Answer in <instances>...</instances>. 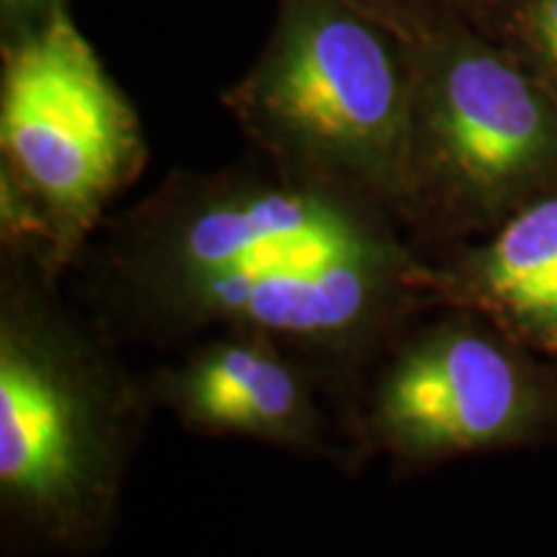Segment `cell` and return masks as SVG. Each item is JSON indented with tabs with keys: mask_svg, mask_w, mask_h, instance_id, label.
<instances>
[{
	"mask_svg": "<svg viewBox=\"0 0 557 557\" xmlns=\"http://www.w3.org/2000/svg\"><path fill=\"white\" fill-rule=\"evenodd\" d=\"M78 305L120 346L169 354L207 333L259 331L346 398L431 308V256L393 209L261 156L173 169L111 212L70 271Z\"/></svg>",
	"mask_w": 557,
	"mask_h": 557,
	"instance_id": "1",
	"label": "cell"
},
{
	"mask_svg": "<svg viewBox=\"0 0 557 557\" xmlns=\"http://www.w3.org/2000/svg\"><path fill=\"white\" fill-rule=\"evenodd\" d=\"M65 278L0 250V545L90 557L120 524L152 403Z\"/></svg>",
	"mask_w": 557,
	"mask_h": 557,
	"instance_id": "2",
	"label": "cell"
},
{
	"mask_svg": "<svg viewBox=\"0 0 557 557\" xmlns=\"http://www.w3.org/2000/svg\"><path fill=\"white\" fill-rule=\"evenodd\" d=\"M413 103L400 222L447 248L557 184V94L455 11L413 3Z\"/></svg>",
	"mask_w": 557,
	"mask_h": 557,
	"instance_id": "3",
	"label": "cell"
},
{
	"mask_svg": "<svg viewBox=\"0 0 557 557\" xmlns=\"http://www.w3.org/2000/svg\"><path fill=\"white\" fill-rule=\"evenodd\" d=\"M413 47L346 0H276L271 34L222 107L256 156L400 218Z\"/></svg>",
	"mask_w": 557,
	"mask_h": 557,
	"instance_id": "4",
	"label": "cell"
},
{
	"mask_svg": "<svg viewBox=\"0 0 557 557\" xmlns=\"http://www.w3.org/2000/svg\"><path fill=\"white\" fill-rule=\"evenodd\" d=\"M524 348L470 310L421 312L338 403L354 470L385 459L389 475L406 480L537 436L553 393Z\"/></svg>",
	"mask_w": 557,
	"mask_h": 557,
	"instance_id": "5",
	"label": "cell"
},
{
	"mask_svg": "<svg viewBox=\"0 0 557 557\" xmlns=\"http://www.w3.org/2000/svg\"><path fill=\"white\" fill-rule=\"evenodd\" d=\"M148 158L135 103L73 11L0 45V178L41 212L62 276Z\"/></svg>",
	"mask_w": 557,
	"mask_h": 557,
	"instance_id": "6",
	"label": "cell"
},
{
	"mask_svg": "<svg viewBox=\"0 0 557 557\" xmlns=\"http://www.w3.org/2000/svg\"><path fill=\"white\" fill-rule=\"evenodd\" d=\"M152 408L205 438H243L354 472L325 380L259 331L207 333L143 372Z\"/></svg>",
	"mask_w": 557,
	"mask_h": 557,
	"instance_id": "7",
	"label": "cell"
},
{
	"mask_svg": "<svg viewBox=\"0 0 557 557\" xmlns=\"http://www.w3.org/2000/svg\"><path fill=\"white\" fill-rule=\"evenodd\" d=\"M429 256L438 305L470 310L557 357V184L508 214L483 246Z\"/></svg>",
	"mask_w": 557,
	"mask_h": 557,
	"instance_id": "8",
	"label": "cell"
},
{
	"mask_svg": "<svg viewBox=\"0 0 557 557\" xmlns=\"http://www.w3.org/2000/svg\"><path fill=\"white\" fill-rule=\"evenodd\" d=\"M487 11L504 26L498 45L557 94V0H496Z\"/></svg>",
	"mask_w": 557,
	"mask_h": 557,
	"instance_id": "9",
	"label": "cell"
},
{
	"mask_svg": "<svg viewBox=\"0 0 557 557\" xmlns=\"http://www.w3.org/2000/svg\"><path fill=\"white\" fill-rule=\"evenodd\" d=\"M70 9V0H0V45L37 32Z\"/></svg>",
	"mask_w": 557,
	"mask_h": 557,
	"instance_id": "10",
	"label": "cell"
},
{
	"mask_svg": "<svg viewBox=\"0 0 557 557\" xmlns=\"http://www.w3.org/2000/svg\"><path fill=\"white\" fill-rule=\"evenodd\" d=\"M354 9H359L367 16H372L380 24H385L387 29L400 34L403 39L413 41L416 37V13L406 0H346Z\"/></svg>",
	"mask_w": 557,
	"mask_h": 557,
	"instance_id": "11",
	"label": "cell"
},
{
	"mask_svg": "<svg viewBox=\"0 0 557 557\" xmlns=\"http://www.w3.org/2000/svg\"><path fill=\"white\" fill-rule=\"evenodd\" d=\"M408 5L413 3H431V5H438V9H447V11H455L459 16L470 18V21H478L483 13L491 9L496 0H406Z\"/></svg>",
	"mask_w": 557,
	"mask_h": 557,
	"instance_id": "12",
	"label": "cell"
}]
</instances>
